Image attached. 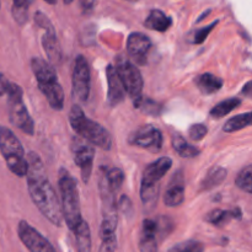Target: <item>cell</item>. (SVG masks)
Returning <instances> with one entry per match:
<instances>
[{"label":"cell","instance_id":"obj_33","mask_svg":"<svg viewBox=\"0 0 252 252\" xmlns=\"http://www.w3.org/2000/svg\"><path fill=\"white\" fill-rule=\"evenodd\" d=\"M208 133V128L203 123H196V125L191 126L189 129V135L192 140L194 142H199V140L203 139L204 137Z\"/></svg>","mask_w":252,"mask_h":252},{"label":"cell","instance_id":"obj_23","mask_svg":"<svg viewBox=\"0 0 252 252\" xmlns=\"http://www.w3.org/2000/svg\"><path fill=\"white\" fill-rule=\"evenodd\" d=\"M241 213L239 209L236 211H221V209H214L212 211L208 216L206 217V220L208 223L213 224V225L217 226H221V225H225L230 219L233 218H240Z\"/></svg>","mask_w":252,"mask_h":252},{"label":"cell","instance_id":"obj_17","mask_svg":"<svg viewBox=\"0 0 252 252\" xmlns=\"http://www.w3.org/2000/svg\"><path fill=\"white\" fill-rule=\"evenodd\" d=\"M42 44H43V49L49 61L53 64H56V65L61 63L62 58H63V54H62L61 44H59L56 31H54L53 27L46 30L43 37H42Z\"/></svg>","mask_w":252,"mask_h":252},{"label":"cell","instance_id":"obj_14","mask_svg":"<svg viewBox=\"0 0 252 252\" xmlns=\"http://www.w3.org/2000/svg\"><path fill=\"white\" fill-rule=\"evenodd\" d=\"M157 234V221L152 219H145L142 224V233H140L139 239L140 252H158Z\"/></svg>","mask_w":252,"mask_h":252},{"label":"cell","instance_id":"obj_40","mask_svg":"<svg viewBox=\"0 0 252 252\" xmlns=\"http://www.w3.org/2000/svg\"><path fill=\"white\" fill-rule=\"evenodd\" d=\"M44 1H46V2H48V4H51V5H54V4H57V0H44Z\"/></svg>","mask_w":252,"mask_h":252},{"label":"cell","instance_id":"obj_11","mask_svg":"<svg viewBox=\"0 0 252 252\" xmlns=\"http://www.w3.org/2000/svg\"><path fill=\"white\" fill-rule=\"evenodd\" d=\"M152 48V41L142 32H133L127 39V52L130 58L139 65L147 63L148 53Z\"/></svg>","mask_w":252,"mask_h":252},{"label":"cell","instance_id":"obj_1","mask_svg":"<svg viewBox=\"0 0 252 252\" xmlns=\"http://www.w3.org/2000/svg\"><path fill=\"white\" fill-rule=\"evenodd\" d=\"M27 159V187L34 206L42 216L46 217L53 225L61 226L63 221L61 201L56 189L48 180L41 158L34 153H30Z\"/></svg>","mask_w":252,"mask_h":252},{"label":"cell","instance_id":"obj_31","mask_svg":"<svg viewBox=\"0 0 252 252\" xmlns=\"http://www.w3.org/2000/svg\"><path fill=\"white\" fill-rule=\"evenodd\" d=\"M217 24H218V21L213 22V24L208 25V26H206V27H201V29L196 30V31L192 33V38H191L192 43H194V44L203 43V42L206 41L207 37H208V34L211 33V31L214 29V26H216Z\"/></svg>","mask_w":252,"mask_h":252},{"label":"cell","instance_id":"obj_42","mask_svg":"<svg viewBox=\"0 0 252 252\" xmlns=\"http://www.w3.org/2000/svg\"><path fill=\"white\" fill-rule=\"evenodd\" d=\"M127 1H130V2H135V1H138V0H127Z\"/></svg>","mask_w":252,"mask_h":252},{"label":"cell","instance_id":"obj_12","mask_svg":"<svg viewBox=\"0 0 252 252\" xmlns=\"http://www.w3.org/2000/svg\"><path fill=\"white\" fill-rule=\"evenodd\" d=\"M172 161L170 158H160L157 161L152 162L147 169L144 170L142 179V186L148 187H155L159 186L160 181L162 177L167 174L170 169H171Z\"/></svg>","mask_w":252,"mask_h":252},{"label":"cell","instance_id":"obj_25","mask_svg":"<svg viewBox=\"0 0 252 252\" xmlns=\"http://www.w3.org/2000/svg\"><path fill=\"white\" fill-rule=\"evenodd\" d=\"M241 100L238 97L226 98V100L221 101L214 108L211 110V117L219 120V118L224 117V116L229 115L233 110H235L239 105H240Z\"/></svg>","mask_w":252,"mask_h":252},{"label":"cell","instance_id":"obj_10","mask_svg":"<svg viewBox=\"0 0 252 252\" xmlns=\"http://www.w3.org/2000/svg\"><path fill=\"white\" fill-rule=\"evenodd\" d=\"M20 240L31 252H57L51 243L27 221L21 220L17 226Z\"/></svg>","mask_w":252,"mask_h":252},{"label":"cell","instance_id":"obj_28","mask_svg":"<svg viewBox=\"0 0 252 252\" xmlns=\"http://www.w3.org/2000/svg\"><path fill=\"white\" fill-rule=\"evenodd\" d=\"M105 174L111 189L113 192H117L122 187L123 181H125V174H123L122 170L118 169V167H113L110 170L105 169Z\"/></svg>","mask_w":252,"mask_h":252},{"label":"cell","instance_id":"obj_35","mask_svg":"<svg viewBox=\"0 0 252 252\" xmlns=\"http://www.w3.org/2000/svg\"><path fill=\"white\" fill-rule=\"evenodd\" d=\"M116 248H117V239L116 238L102 239V243H101L100 250H98V252H115Z\"/></svg>","mask_w":252,"mask_h":252},{"label":"cell","instance_id":"obj_29","mask_svg":"<svg viewBox=\"0 0 252 252\" xmlns=\"http://www.w3.org/2000/svg\"><path fill=\"white\" fill-rule=\"evenodd\" d=\"M204 245L197 240H187L176 244L169 252H203Z\"/></svg>","mask_w":252,"mask_h":252},{"label":"cell","instance_id":"obj_5","mask_svg":"<svg viewBox=\"0 0 252 252\" xmlns=\"http://www.w3.org/2000/svg\"><path fill=\"white\" fill-rule=\"evenodd\" d=\"M0 153L12 174L19 177L26 176L27 159L24 148L12 130L4 126H0Z\"/></svg>","mask_w":252,"mask_h":252},{"label":"cell","instance_id":"obj_27","mask_svg":"<svg viewBox=\"0 0 252 252\" xmlns=\"http://www.w3.org/2000/svg\"><path fill=\"white\" fill-rule=\"evenodd\" d=\"M236 186L243 189L246 193H252V166L248 165L245 169L240 171V174L236 177Z\"/></svg>","mask_w":252,"mask_h":252},{"label":"cell","instance_id":"obj_7","mask_svg":"<svg viewBox=\"0 0 252 252\" xmlns=\"http://www.w3.org/2000/svg\"><path fill=\"white\" fill-rule=\"evenodd\" d=\"M71 154H73L74 162L80 167L81 179L84 184H88L93 172L94 157H95V148L91 143L84 138L73 137L71 139Z\"/></svg>","mask_w":252,"mask_h":252},{"label":"cell","instance_id":"obj_8","mask_svg":"<svg viewBox=\"0 0 252 252\" xmlns=\"http://www.w3.org/2000/svg\"><path fill=\"white\" fill-rule=\"evenodd\" d=\"M71 93L74 98L79 102L88 101L90 95V68H89L88 61L84 56L76 57L74 62L73 78H71Z\"/></svg>","mask_w":252,"mask_h":252},{"label":"cell","instance_id":"obj_3","mask_svg":"<svg viewBox=\"0 0 252 252\" xmlns=\"http://www.w3.org/2000/svg\"><path fill=\"white\" fill-rule=\"evenodd\" d=\"M69 122H70L71 128L89 143L103 150L111 149L112 138L110 133L97 122L86 117L79 105H74L71 107L70 113H69Z\"/></svg>","mask_w":252,"mask_h":252},{"label":"cell","instance_id":"obj_16","mask_svg":"<svg viewBox=\"0 0 252 252\" xmlns=\"http://www.w3.org/2000/svg\"><path fill=\"white\" fill-rule=\"evenodd\" d=\"M41 93L46 96L49 106L53 110L61 111L64 106V91L58 80L49 81V83L38 84Z\"/></svg>","mask_w":252,"mask_h":252},{"label":"cell","instance_id":"obj_2","mask_svg":"<svg viewBox=\"0 0 252 252\" xmlns=\"http://www.w3.org/2000/svg\"><path fill=\"white\" fill-rule=\"evenodd\" d=\"M59 189L62 197V213L65 224L71 231L76 229V226L81 223L80 198H79L78 186L76 181L73 179L69 171L64 167L59 170Z\"/></svg>","mask_w":252,"mask_h":252},{"label":"cell","instance_id":"obj_41","mask_svg":"<svg viewBox=\"0 0 252 252\" xmlns=\"http://www.w3.org/2000/svg\"><path fill=\"white\" fill-rule=\"evenodd\" d=\"M73 1L74 0H64V2H65V4H71Z\"/></svg>","mask_w":252,"mask_h":252},{"label":"cell","instance_id":"obj_18","mask_svg":"<svg viewBox=\"0 0 252 252\" xmlns=\"http://www.w3.org/2000/svg\"><path fill=\"white\" fill-rule=\"evenodd\" d=\"M31 68L34 76H36L37 84H44L49 83V81L58 80L56 69H54L53 65H51L48 62L44 61V59L37 58V57L32 58Z\"/></svg>","mask_w":252,"mask_h":252},{"label":"cell","instance_id":"obj_26","mask_svg":"<svg viewBox=\"0 0 252 252\" xmlns=\"http://www.w3.org/2000/svg\"><path fill=\"white\" fill-rule=\"evenodd\" d=\"M251 112H246L243 113V115L235 116V117L230 118V120L224 125L223 130L226 133L238 132V130L249 127V126L251 125Z\"/></svg>","mask_w":252,"mask_h":252},{"label":"cell","instance_id":"obj_6","mask_svg":"<svg viewBox=\"0 0 252 252\" xmlns=\"http://www.w3.org/2000/svg\"><path fill=\"white\" fill-rule=\"evenodd\" d=\"M115 68L125 86L126 93L133 98V102L139 100L143 91V78L139 69L134 64L130 63L128 59L122 58L118 61Z\"/></svg>","mask_w":252,"mask_h":252},{"label":"cell","instance_id":"obj_19","mask_svg":"<svg viewBox=\"0 0 252 252\" xmlns=\"http://www.w3.org/2000/svg\"><path fill=\"white\" fill-rule=\"evenodd\" d=\"M172 25L171 17L167 16L161 10H152L149 16L144 21V26L149 30H154L158 32H165Z\"/></svg>","mask_w":252,"mask_h":252},{"label":"cell","instance_id":"obj_22","mask_svg":"<svg viewBox=\"0 0 252 252\" xmlns=\"http://www.w3.org/2000/svg\"><path fill=\"white\" fill-rule=\"evenodd\" d=\"M226 170L224 167H214L211 171L207 174L206 179L202 181L201 184V191H209V189H214V187L219 186L224 180L226 179Z\"/></svg>","mask_w":252,"mask_h":252},{"label":"cell","instance_id":"obj_9","mask_svg":"<svg viewBox=\"0 0 252 252\" xmlns=\"http://www.w3.org/2000/svg\"><path fill=\"white\" fill-rule=\"evenodd\" d=\"M129 143L150 153H159L162 148V135L154 126H142L130 134Z\"/></svg>","mask_w":252,"mask_h":252},{"label":"cell","instance_id":"obj_15","mask_svg":"<svg viewBox=\"0 0 252 252\" xmlns=\"http://www.w3.org/2000/svg\"><path fill=\"white\" fill-rule=\"evenodd\" d=\"M185 201V185L181 172H177L165 191L164 203L167 207H179Z\"/></svg>","mask_w":252,"mask_h":252},{"label":"cell","instance_id":"obj_37","mask_svg":"<svg viewBox=\"0 0 252 252\" xmlns=\"http://www.w3.org/2000/svg\"><path fill=\"white\" fill-rule=\"evenodd\" d=\"M5 95V88H4V83H2L1 75H0V96Z\"/></svg>","mask_w":252,"mask_h":252},{"label":"cell","instance_id":"obj_30","mask_svg":"<svg viewBox=\"0 0 252 252\" xmlns=\"http://www.w3.org/2000/svg\"><path fill=\"white\" fill-rule=\"evenodd\" d=\"M29 6L27 4H12V16L19 25L26 24L29 20Z\"/></svg>","mask_w":252,"mask_h":252},{"label":"cell","instance_id":"obj_20","mask_svg":"<svg viewBox=\"0 0 252 252\" xmlns=\"http://www.w3.org/2000/svg\"><path fill=\"white\" fill-rule=\"evenodd\" d=\"M196 85L202 94L212 95L223 88V80L211 73H204L196 79Z\"/></svg>","mask_w":252,"mask_h":252},{"label":"cell","instance_id":"obj_21","mask_svg":"<svg viewBox=\"0 0 252 252\" xmlns=\"http://www.w3.org/2000/svg\"><path fill=\"white\" fill-rule=\"evenodd\" d=\"M75 236L76 250L78 252H91V233L89 224L85 220H81V223L76 226L73 231Z\"/></svg>","mask_w":252,"mask_h":252},{"label":"cell","instance_id":"obj_34","mask_svg":"<svg viewBox=\"0 0 252 252\" xmlns=\"http://www.w3.org/2000/svg\"><path fill=\"white\" fill-rule=\"evenodd\" d=\"M120 209L127 218H130L133 214V206L130 199L127 196H122L120 199Z\"/></svg>","mask_w":252,"mask_h":252},{"label":"cell","instance_id":"obj_13","mask_svg":"<svg viewBox=\"0 0 252 252\" xmlns=\"http://www.w3.org/2000/svg\"><path fill=\"white\" fill-rule=\"evenodd\" d=\"M106 75H107L108 84L107 101L112 107H115V106H117L118 103H121L125 100V86H123L120 75H118L117 70H116V68L112 64H110L107 69H106Z\"/></svg>","mask_w":252,"mask_h":252},{"label":"cell","instance_id":"obj_39","mask_svg":"<svg viewBox=\"0 0 252 252\" xmlns=\"http://www.w3.org/2000/svg\"><path fill=\"white\" fill-rule=\"evenodd\" d=\"M251 83H248L246 84V86H245V91H244V93L246 94V95L248 96H250V89H251Z\"/></svg>","mask_w":252,"mask_h":252},{"label":"cell","instance_id":"obj_38","mask_svg":"<svg viewBox=\"0 0 252 252\" xmlns=\"http://www.w3.org/2000/svg\"><path fill=\"white\" fill-rule=\"evenodd\" d=\"M12 4H27L30 5V2H31V0H12Z\"/></svg>","mask_w":252,"mask_h":252},{"label":"cell","instance_id":"obj_36","mask_svg":"<svg viewBox=\"0 0 252 252\" xmlns=\"http://www.w3.org/2000/svg\"><path fill=\"white\" fill-rule=\"evenodd\" d=\"M96 5V0H80V7L84 12L93 11Z\"/></svg>","mask_w":252,"mask_h":252},{"label":"cell","instance_id":"obj_4","mask_svg":"<svg viewBox=\"0 0 252 252\" xmlns=\"http://www.w3.org/2000/svg\"><path fill=\"white\" fill-rule=\"evenodd\" d=\"M4 83L5 94L9 97V118L10 122L29 135H33L34 123L30 116L24 101H22V89L16 84L11 83L1 75Z\"/></svg>","mask_w":252,"mask_h":252},{"label":"cell","instance_id":"obj_32","mask_svg":"<svg viewBox=\"0 0 252 252\" xmlns=\"http://www.w3.org/2000/svg\"><path fill=\"white\" fill-rule=\"evenodd\" d=\"M135 107L138 108H142V111H144V112L147 113H150V115H159L160 113V106L158 105V103H155L154 101L152 100H143L142 97L139 98L138 101H135L134 102Z\"/></svg>","mask_w":252,"mask_h":252},{"label":"cell","instance_id":"obj_24","mask_svg":"<svg viewBox=\"0 0 252 252\" xmlns=\"http://www.w3.org/2000/svg\"><path fill=\"white\" fill-rule=\"evenodd\" d=\"M172 148L182 158H196L197 155H199V150L193 145H189L186 139L179 134L172 135Z\"/></svg>","mask_w":252,"mask_h":252}]
</instances>
